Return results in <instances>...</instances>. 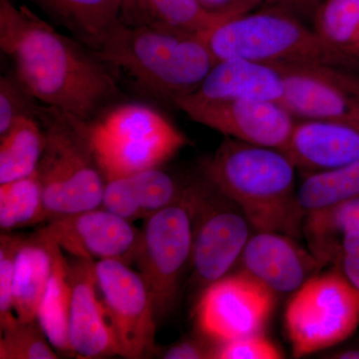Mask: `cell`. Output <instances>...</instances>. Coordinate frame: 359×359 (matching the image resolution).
Segmentation results:
<instances>
[{"mask_svg": "<svg viewBox=\"0 0 359 359\" xmlns=\"http://www.w3.org/2000/svg\"><path fill=\"white\" fill-rule=\"evenodd\" d=\"M83 43L25 6L0 0V48L14 76L39 103L93 123L122 97L114 72Z\"/></svg>", "mask_w": 359, "mask_h": 359, "instance_id": "cell-1", "label": "cell"}, {"mask_svg": "<svg viewBox=\"0 0 359 359\" xmlns=\"http://www.w3.org/2000/svg\"><path fill=\"white\" fill-rule=\"evenodd\" d=\"M142 93L174 106L200 88L218 59L202 37L148 23L120 21L92 50Z\"/></svg>", "mask_w": 359, "mask_h": 359, "instance_id": "cell-2", "label": "cell"}, {"mask_svg": "<svg viewBox=\"0 0 359 359\" xmlns=\"http://www.w3.org/2000/svg\"><path fill=\"white\" fill-rule=\"evenodd\" d=\"M295 166L283 151L224 137L200 172L244 212L255 231L304 235L306 212L295 186Z\"/></svg>", "mask_w": 359, "mask_h": 359, "instance_id": "cell-3", "label": "cell"}, {"mask_svg": "<svg viewBox=\"0 0 359 359\" xmlns=\"http://www.w3.org/2000/svg\"><path fill=\"white\" fill-rule=\"evenodd\" d=\"M218 60L244 58L276 66H327L359 71V57L323 39L313 26L266 6L219 22L202 36Z\"/></svg>", "mask_w": 359, "mask_h": 359, "instance_id": "cell-4", "label": "cell"}, {"mask_svg": "<svg viewBox=\"0 0 359 359\" xmlns=\"http://www.w3.org/2000/svg\"><path fill=\"white\" fill-rule=\"evenodd\" d=\"M35 117L44 133L36 172L48 221L102 207L107 181L90 144L89 123L44 104Z\"/></svg>", "mask_w": 359, "mask_h": 359, "instance_id": "cell-5", "label": "cell"}, {"mask_svg": "<svg viewBox=\"0 0 359 359\" xmlns=\"http://www.w3.org/2000/svg\"><path fill=\"white\" fill-rule=\"evenodd\" d=\"M90 144L106 181L162 167L188 141L159 112L142 104H118L89 123Z\"/></svg>", "mask_w": 359, "mask_h": 359, "instance_id": "cell-6", "label": "cell"}, {"mask_svg": "<svg viewBox=\"0 0 359 359\" xmlns=\"http://www.w3.org/2000/svg\"><path fill=\"white\" fill-rule=\"evenodd\" d=\"M285 325L294 358L337 346L359 327V290L340 266L318 273L292 294Z\"/></svg>", "mask_w": 359, "mask_h": 359, "instance_id": "cell-7", "label": "cell"}, {"mask_svg": "<svg viewBox=\"0 0 359 359\" xmlns=\"http://www.w3.org/2000/svg\"><path fill=\"white\" fill-rule=\"evenodd\" d=\"M193 224L194 285L201 290L230 273L255 231L237 204L204 175L186 183Z\"/></svg>", "mask_w": 359, "mask_h": 359, "instance_id": "cell-8", "label": "cell"}, {"mask_svg": "<svg viewBox=\"0 0 359 359\" xmlns=\"http://www.w3.org/2000/svg\"><path fill=\"white\" fill-rule=\"evenodd\" d=\"M192 252V215L184 189L181 199L144 221L135 250L133 263L152 297L158 320L173 313Z\"/></svg>", "mask_w": 359, "mask_h": 359, "instance_id": "cell-9", "label": "cell"}, {"mask_svg": "<svg viewBox=\"0 0 359 359\" xmlns=\"http://www.w3.org/2000/svg\"><path fill=\"white\" fill-rule=\"evenodd\" d=\"M276 294L242 269L230 273L202 290L194 309L196 330L215 344L264 332Z\"/></svg>", "mask_w": 359, "mask_h": 359, "instance_id": "cell-10", "label": "cell"}, {"mask_svg": "<svg viewBox=\"0 0 359 359\" xmlns=\"http://www.w3.org/2000/svg\"><path fill=\"white\" fill-rule=\"evenodd\" d=\"M97 283L119 356L150 358L157 353V316L152 297L139 271L118 259L96 262Z\"/></svg>", "mask_w": 359, "mask_h": 359, "instance_id": "cell-11", "label": "cell"}, {"mask_svg": "<svg viewBox=\"0 0 359 359\" xmlns=\"http://www.w3.org/2000/svg\"><path fill=\"white\" fill-rule=\"evenodd\" d=\"M175 107L224 137L283 152L297 122L282 103L275 101H212L190 95L179 99Z\"/></svg>", "mask_w": 359, "mask_h": 359, "instance_id": "cell-12", "label": "cell"}, {"mask_svg": "<svg viewBox=\"0 0 359 359\" xmlns=\"http://www.w3.org/2000/svg\"><path fill=\"white\" fill-rule=\"evenodd\" d=\"M285 93L282 104L297 120L359 116V71L327 66H278Z\"/></svg>", "mask_w": 359, "mask_h": 359, "instance_id": "cell-13", "label": "cell"}, {"mask_svg": "<svg viewBox=\"0 0 359 359\" xmlns=\"http://www.w3.org/2000/svg\"><path fill=\"white\" fill-rule=\"evenodd\" d=\"M63 252L76 259L133 262L140 230L104 208L56 217L40 229Z\"/></svg>", "mask_w": 359, "mask_h": 359, "instance_id": "cell-14", "label": "cell"}, {"mask_svg": "<svg viewBox=\"0 0 359 359\" xmlns=\"http://www.w3.org/2000/svg\"><path fill=\"white\" fill-rule=\"evenodd\" d=\"M294 240L276 231H255L238 261L241 269L275 294H294L325 266Z\"/></svg>", "mask_w": 359, "mask_h": 359, "instance_id": "cell-15", "label": "cell"}, {"mask_svg": "<svg viewBox=\"0 0 359 359\" xmlns=\"http://www.w3.org/2000/svg\"><path fill=\"white\" fill-rule=\"evenodd\" d=\"M69 269L72 301L68 337L73 355L81 358L119 356L114 332L99 294L96 262L73 257Z\"/></svg>", "mask_w": 359, "mask_h": 359, "instance_id": "cell-16", "label": "cell"}, {"mask_svg": "<svg viewBox=\"0 0 359 359\" xmlns=\"http://www.w3.org/2000/svg\"><path fill=\"white\" fill-rule=\"evenodd\" d=\"M285 154L306 173L359 161V116L337 120H297Z\"/></svg>", "mask_w": 359, "mask_h": 359, "instance_id": "cell-17", "label": "cell"}, {"mask_svg": "<svg viewBox=\"0 0 359 359\" xmlns=\"http://www.w3.org/2000/svg\"><path fill=\"white\" fill-rule=\"evenodd\" d=\"M285 76L276 65L244 58L218 60L192 94L205 100H264L282 103Z\"/></svg>", "mask_w": 359, "mask_h": 359, "instance_id": "cell-18", "label": "cell"}, {"mask_svg": "<svg viewBox=\"0 0 359 359\" xmlns=\"http://www.w3.org/2000/svg\"><path fill=\"white\" fill-rule=\"evenodd\" d=\"M186 183L161 167L107 181L102 208L130 222L147 219L183 196Z\"/></svg>", "mask_w": 359, "mask_h": 359, "instance_id": "cell-19", "label": "cell"}, {"mask_svg": "<svg viewBox=\"0 0 359 359\" xmlns=\"http://www.w3.org/2000/svg\"><path fill=\"white\" fill-rule=\"evenodd\" d=\"M57 249L58 245L41 230L25 237L16 257L13 285V311L18 320H37Z\"/></svg>", "mask_w": 359, "mask_h": 359, "instance_id": "cell-20", "label": "cell"}, {"mask_svg": "<svg viewBox=\"0 0 359 359\" xmlns=\"http://www.w3.org/2000/svg\"><path fill=\"white\" fill-rule=\"evenodd\" d=\"M87 48L95 50L122 20L124 0H37Z\"/></svg>", "mask_w": 359, "mask_h": 359, "instance_id": "cell-21", "label": "cell"}, {"mask_svg": "<svg viewBox=\"0 0 359 359\" xmlns=\"http://www.w3.org/2000/svg\"><path fill=\"white\" fill-rule=\"evenodd\" d=\"M71 301L69 262L58 245L50 280L37 313V321L54 349L68 355H73L68 337Z\"/></svg>", "mask_w": 359, "mask_h": 359, "instance_id": "cell-22", "label": "cell"}, {"mask_svg": "<svg viewBox=\"0 0 359 359\" xmlns=\"http://www.w3.org/2000/svg\"><path fill=\"white\" fill-rule=\"evenodd\" d=\"M44 133L35 116L18 118L0 135V184L35 173L44 149Z\"/></svg>", "mask_w": 359, "mask_h": 359, "instance_id": "cell-23", "label": "cell"}, {"mask_svg": "<svg viewBox=\"0 0 359 359\" xmlns=\"http://www.w3.org/2000/svg\"><path fill=\"white\" fill-rule=\"evenodd\" d=\"M347 231H359V197L306 212L304 235L308 238L309 250L323 264L339 259L340 238Z\"/></svg>", "mask_w": 359, "mask_h": 359, "instance_id": "cell-24", "label": "cell"}, {"mask_svg": "<svg viewBox=\"0 0 359 359\" xmlns=\"http://www.w3.org/2000/svg\"><path fill=\"white\" fill-rule=\"evenodd\" d=\"M222 21L197 0H136L133 18L127 23H148L202 37Z\"/></svg>", "mask_w": 359, "mask_h": 359, "instance_id": "cell-25", "label": "cell"}, {"mask_svg": "<svg viewBox=\"0 0 359 359\" xmlns=\"http://www.w3.org/2000/svg\"><path fill=\"white\" fill-rule=\"evenodd\" d=\"M297 195L306 214L359 197V161L308 173Z\"/></svg>", "mask_w": 359, "mask_h": 359, "instance_id": "cell-26", "label": "cell"}, {"mask_svg": "<svg viewBox=\"0 0 359 359\" xmlns=\"http://www.w3.org/2000/svg\"><path fill=\"white\" fill-rule=\"evenodd\" d=\"M37 172L0 184V228L13 231L48 222Z\"/></svg>", "mask_w": 359, "mask_h": 359, "instance_id": "cell-27", "label": "cell"}, {"mask_svg": "<svg viewBox=\"0 0 359 359\" xmlns=\"http://www.w3.org/2000/svg\"><path fill=\"white\" fill-rule=\"evenodd\" d=\"M311 26L328 43L359 57V0H323Z\"/></svg>", "mask_w": 359, "mask_h": 359, "instance_id": "cell-28", "label": "cell"}, {"mask_svg": "<svg viewBox=\"0 0 359 359\" xmlns=\"http://www.w3.org/2000/svg\"><path fill=\"white\" fill-rule=\"evenodd\" d=\"M59 353L52 346L37 320L16 318L1 328L0 359H56Z\"/></svg>", "mask_w": 359, "mask_h": 359, "instance_id": "cell-29", "label": "cell"}, {"mask_svg": "<svg viewBox=\"0 0 359 359\" xmlns=\"http://www.w3.org/2000/svg\"><path fill=\"white\" fill-rule=\"evenodd\" d=\"M25 237L4 231L0 237V325L1 328L15 320L13 306V285L16 257Z\"/></svg>", "mask_w": 359, "mask_h": 359, "instance_id": "cell-30", "label": "cell"}, {"mask_svg": "<svg viewBox=\"0 0 359 359\" xmlns=\"http://www.w3.org/2000/svg\"><path fill=\"white\" fill-rule=\"evenodd\" d=\"M39 101L33 98L15 76L0 79V135L11 128L18 118L35 116Z\"/></svg>", "mask_w": 359, "mask_h": 359, "instance_id": "cell-31", "label": "cell"}, {"mask_svg": "<svg viewBox=\"0 0 359 359\" xmlns=\"http://www.w3.org/2000/svg\"><path fill=\"white\" fill-rule=\"evenodd\" d=\"M282 351L264 332L215 344L212 359H280Z\"/></svg>", "mask_w": 359, "mask_h": 359, "instance_id": "cell-32", "label": "cell"}, {"mask_svg": "<svg viewBox=\"0 0 359 359\" xmlns=\"http://www.w3.org/2000/svg\"><path fill=\"white\" fill-rule=\"evenodd\" d=\"M215 344L199 334V337L180 340L161 351L164 359H212Z\"/></svg>", "mask_w": 359, "mask_h": 359, "instance_id": "cell-33", "label": "cell"}, {"mask_svg": "<svg viewBox=\"0 0 359 359\" xmlns=\"http://www.w3.org/2000/svg\"><path fill=\"white\" fill-rule=\"evenodd\" d=\"M207 13L226 20L252 13L263 6L264 0H197Z\"/></svg>", "mask_w": 359, "mask_h": 359, "instance_id": "cell-34", "label": "cell"}, {"mask_svg": "<svg viewBox=\"0 0 359 359\" xmlns=\"http://www.w3.org/2000/svg\"><path fill=\"white\" fill-rule=\"evenodd\" d=\"M339 266L359 290V231H347L340 238Z\"/></svg>", "mask_w": 359, "mask_h": 359, "instance_id": "cell-35", "label": "cell"}, {"mask_svg": "<svg viewBox=\"0 0 359 359\" xmlns=\"http://www.w3.org/2000/svg\"><path fill=\"white\" fill-rule=\"evenodd\" d=\"M323 0H264V4L289 11L311 25Z\"/></svg>", "mask_w": 359, "mask_h": 359, "instance_id": "cell-36", "label": "cell"}, {"mask_svg": "<svg viewBox=\"0 0 359 359\" xmlns=\"http://www.w3.org/2000/svg\"><path fill=\"white\" fill-rule=\"evenodd\" d=\"M335 359H359V346L349 347L332 353L330 356Z\"/></svg>", "mask_w": 359, "mask_h": 359, "instance_id": "cell-37", "label": "cell"}, {"mask_svg": "<svg viewBox=\"0 0 359 359\" xmlns=\"http://www.w3.org/2000/svg\"><path fill=\"white\" fill-rule=\"evenodd\" d=\"M135 8H136V0H124V11H123L122 20L129 22L133 18Z\"/></svg>", "mask_w": 359, "mask_h": 359, "instance_id": "cell-38", "label": "cell"}]
</instances>
